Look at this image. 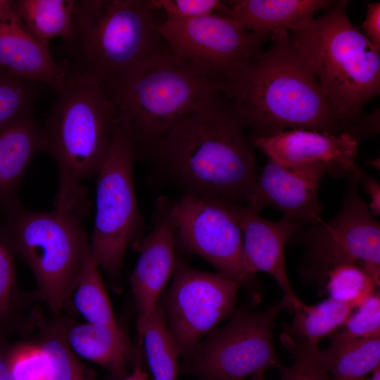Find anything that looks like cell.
<instances>
[{"label":"cell","instance_id":"16","mask_svg":"<svg viewBox=\"0 0 380 380\" xmlns=\"http://www.w3.org/2000/svg\"><path fill=\"white\" fill-rule=\"evenodd\" d=\"M325 175L322 167L291 169L267 158L246 200V205L258 212L272 206L284 217L312 224L321 220L318 190Z\"/></svg>","mask_w":380,"mask_h":380},{"label":"cell","instance_id":"27","mask_svg":"<svg viewBox=\"0 0 380 380\" xmlns=\"http://www.w3.org/2000/svg\"><path fill=\"white\" fill-rule=\"evenodd\" d=\"M37 340L46 359V380H92L68 345L60 317L46 325Z\"/></svg>","mask_w":380,"mask_h":380},{"label":"cell","instance_id":"13","mask_svg":"<svg viewBox=\"0 0 380 380\" xmlns=\"http://www.w3.org/2000/svg\"><path fill=\"white\" fill-rule=\"evenodd\" d=\"M360 170L356 166L348 174V192L338 213L327 222L312 224L300 240L324 267L341 262L359 263L379 286L380 224L359 194Z\"/></svg>","mask_w":380,"mask_h":380},{"label":"cell","instance_id":"42","mask_svg":"<svg viewBox=\"0 0 380 380\" xmlns=\"http://www.w3.org/2000/svg\"><path fill=\"white\" fill-rule=\"evenodd\" d=\"M369 163L372 167H374L376 169L378 168V170H379V159L369 161Z\"/></svg>","mask_w":380,"mask_h":380},{"label":"cell","instance_id":"38","mask_svg":"<svg viewBox=\"0 0 380 380\" xmlns=\"http://www.w3.org/2000/svg\"><path fill=\"white\" fill-rule=\"evenodd\" d=\"M0 380H13L10 372L6 357V348L0 343Z\"/></svg>","mask_w":380,"mask_h":380},{"label":"cell","instance_id":"32","mask_svg":"<svg viewBox=\"0 0 380 380\" xmlns=\"http://www.w3.org/2000/svg\"><path fill=\"white\" fill-rule=\"evenodd\" d=\"M6 357L13 380H46V359L37 340L13 345Z\"/></svg>","mask_w":380,"mask_h":380},{"label":"cell","instance_id":"28","mask_svg":"<svg viewBox=\"0 0 380 380\" xmlns=\"http://www.w3.org/2000/svg\"><path fill=\"white\" fill-rule=\"evenodd\" d=\"M325 268L326 289L329 298L354 309L373 294L378 286L369 273L359 263L341 262Z\"/></svg>","mask_w":380,"mask_h":380},{"label":"cell","instance_id":"30","mask_svg":"<svg viewBox=\"0 0 380 380\" xmlns=\"http://www.w3.org/2000/svg\"><path fill=\"white\" fill-rule=\"evenodd\" d=\"M13 255L0 232V336L13 327L19 307Z\"/></svg>","mask_w":380,"mask_h":380},{"label":"cell","instance_id":"31","mask_svg":"<svg viewBox=\"0 0 380 380\" xmlns=\"http://www.w3.org/2000/svg\"><path fill=\"white\" fill-rule=\"evenodd\" d=\"M380 337V296L374 292L330 335L331 341Z\"/></svg>","mask_w":380,"mask_h":380},{"label":"cell","instance_id":"19","mask_svg":"<svg viewBox=\"0 0 380 380\" xmlns=\"http://www.w3.org/2000/svg\"><path fill=\"white\" fill-rule=\"evenodd\" d=\"M0 66L22 79L45 84L59 93L67 69L52 56L49 46L39 42L17 14L0 21Z\"/></svg>","mask_w":380,"mask_h":380},{"label":"cell","instance_id":"21","mask_svg":"<svg viewBox=\"0 0 380 380\" xmlns=\"http://www.w3.org/2000/svg\"><path fill=\"white\" fill-rule=\"evenodd\" d=\"M220 15L236 22L246 30L271 34L290 32L327 9L330 0H229Z\"/></svg>","mask_w":380,"mask_h":380},{"label":"cell","instance_id":"9","mask_svg":"<svg viewBox=\"0 0 380 380\" xmlns=\"http://www.w3.org/2000/svg\"><path fill=\"white\" fill-rule=\"evenodd\" d=\"M290 309L283 298L262 312L241 309L231 320L201 341L179 367L182 373L198 380H244L281 367L274 350L272 331L278 315Z\"/></svg>","mask_w":380,"mask_h":380},{"label":"cell","instance_id":"41","mask_svg":"<svg viewBox=\"0 0 380 380\" xmlns=\"http://www.w3.org/2000/svg\"><path fill=\"white\" fill-rule=\"evenodd\" d=\"M367 380H380V367L376 368L372 372L370 377H367Z\"/></svg>","mask_w":380,"mask_h":380},{"label":"cell","instance_id":"20","mask_svg":"<svg viewBox=\"0 0 380 380\" xmlns=\"http://www.w3.org/2000/svg\"><path fill=\"white\" fill-rule=\"evenodd\" d=\"M43 151L42 126L25 113L0 128V211L18 203V190L35 155Z\"/></svg>","mask_w":380,"mask_h":380},{"label":"cell","instance_id":"7","mask_svg":"<svg viewBox=\"0 0 380 380\" xmlns=\"http://www.w3.org/2000/svg\"><path fill=\"white\" fill-rule=\"evenodd\" d=\"M79 215L28 210L20 202L0 217V232L30 267L40 298L57 318L90 257Z\"/></svg>","mask_w":380,"mask_h":380},{"label":"cell","instance_id":"39","mask_svg":"<svg viewBox=\"0 0 380 380\" xmlns=\"http://www.w3.org/2000/svg\"><path fill=\"white\" fill-rule=\"evenodd\" d=\"M13 1L0 0V21L15 15L13 6Z\"/></svg>","mask_w":380,"mask_h":380},{"label":"cell","instance_id":"26","mask_svg":"<svg viewBox=\"0 0 380 380\" xmlns=\"http://www.w3.org/2000/svg\"><path fill=\"white\" fill-rule=\"evenodd\" d=\"M71 296L75 309L86 322L118 325L99 267L90 257L80 274Z\"/></svg>","mask_w":380,"mask_h":380},{"label":"cell","instance_id":"29","mask_svg":"<svg viewBox=\"0 0 380 380\" xmlns=\"http://www.w3.org/2000/svg\"><path fill=\"white\" fill-rule=\"evenodd\" d=\"M39 85L18 77L0 66V128L33 111Z\"/></svg>","mask_w":380,"mask_h":380},{"label":"cell","instance_id":"34","mask_svg":"<svg viewBox=\"0 0 380 380\" xmlns=\"http://www.w3.org/2000/svg\"><path fill=\"white\" fill-rule=\"evenodd\" d=\"M362 32L374 44L380 47V2L367 4V12L360 25Z\"/></svg>","mask_w":380,"mask_h":380},{"label":"cell","instance_id":"22","mask_svg":"<svg viewBox=\"0 0 380 380\" xmlns=\"http://www.w3.org/2000/svg\"><path fill=\"white\" fill-rule=\"evenodd\" d=\"M65 339L72 351L108 371L111 380L126 376L133 348L118 326L65 322L61 319Z\"/></svg>","mask_w":380,"mask_h":380},{"label":"cell","instance_id":"3","mask_svg":"<svg viewBox=\"0 0 380 380\" xmlns=\"http://www.w3.org/2000/svg\"><path fill=\"white\" fill-rule=\"evenodd\" d=\"M101 86L114 128L129 141L138 159L179 122L222 94L215 82L177 58L165 43L129 72Z\"/></svg>","mask_w":380,"mask_h":380},{"label":"cell","instance_id":"1","mask_svg":"<svg viewBox=\"0 0 380 380\" xmlns=\"http://www.w3.org/2000/svg\"><path fill=\"white\" fill-rule=\"evenodd\" d=\"M270 37V47L246 60L220 88L251 139L290 129L350 133L352 126L326 98L289 32Z\"/></svg>","mask_w":380,"mask_h":380},{"label":"cell","instance_id":"10","mask_svg":"<svg viewBox=\"0 0 380 380\" xmlns=\"http://www.w3.org/2000/svg\"><path fill=\"white\" fill-rule=\"evenodd\" d=\"M156 30L177 58L215 82L220 89L234 70L262 50L267 36L246 30L217 14L166 18L156 23Z\"/></svg>","mask_w":380,"mask_h":380},{"label":"cell","instance_id":"33","mask_svg":"<svg viewBox=\"0 0 380 380\" xmlns=\"http://www.w3.org/2000/svg\"><path fill=\"white\" fill-rule=\"evenodd\" d=\"M155 11L162 9L170 19H189L212 14L220 15L225 6L220 0H148Z\"/></svg>","mask_w":380,"mask_h":380},{"label":"cell","instance_id":"14","mask_svg":"<svg viewBox=\"0 0 380 380\" xmlns=\"http://www.w3.org/2000/svg\"><path fill=\"white\" fill-rule=\"evenodd\" d=\"M171 204L172 201L166 197L156 200L152 231L132 246L139 252L130 276L137 310L138 339L179 262L176 255L177 246Z\"/></svg>","mask_w":380,"mask_h":380},{"label":"cell","instance_id":"40","mask_svg":"<svg viewBox=\"0 0 380 380\" xmlns=\"http://www.w3.org/2000/svg\"><path fill=\"white\" fill-rule=\"evenodd\" d=\"M122 380H149V377L148 374L141 368L140 365L137 362L133 372Z\"/></svg>","mask_w":380,"mask_h":380},{"label":"cell","instance_id":"24","mask_svg":"<svg viewBox=\"0 0 380 380\" xmlns=\"http://www.w3.org/2000/svg\"><path fill=\"white\" fill-rule=\"evenodd\" d=\"M75 0H16L13 9L27 30L49 46L61 37L65 43L72 30Z\"/></svg>","mask_w":380,"mask_h":380},{"label":"cell","instance_id":"36","mask_svg":"<svg viewBox=\"0 0 380 380\" xmlns=\"http://www.w3.org/2000/svg\"><path fill=\"white\" fill-rule=\"evenodd\" d=\"M360 183L367 191L369 203L367 204L370 213L374 216L380 215V184L374 178L364 173L360 169L359 172Z\"/></svg>","mask_w":380,"mask_h":380},{"label":"cell","instance_id":"43","mask_svg":"<svg viewBox=\"0 0 380 380\" xmlns=\"http://www.w3.org/2000/svg\"><path fill=\"white\" fill-rule=\"evenodd\" d=\"M1 211H0V217H1Z\"/></svg>","mask_w":380,"mask_h":380},{"label":"cell","instance_id":"11","mask_svg":"<svg viewBox=\"0 0 380 380\" xmlns=\"http://www.w3.org/2000/svg\"><path fill=\"white\" fill-rule=\"evenodd\" d=\"M239 284L219 272L195 270L179 262L162 301L179 357L194 347L234 312Z\"/></svg>","mask_w":380,"mask_h":380},{"label":"cell","instance_id":"5","mask_svg":"<svg viewBox=\"0 0 380 380\" xmlns=\"http://www.w3.org/2000/svg\"><path fill=\"white\" fill-rule=\"evenodd\" d=\"M347 1H334L317 18L289 32L328 101L353 127L380 91V47L348 18Z\"/></svg>","mask_w":380,"mask_h":380},{"label":"cell","instance_id":"35","mask_svg":"<svg viewBox=\"0 0 380 380\" xmlns=\"http://www.w3.org/2000/svg\"><path fill=\"white\" fill-rule=\"evenodd\" d=\"M379 132V110L370 115L359 117L354 123L350 134L358 141L360 138L377 134Z\"/></svg>","mask_w":380,"mask_h":380},{"label":"cell","instance_id":"6","mask_svg":"<svg viewBox=\"0 0 380 380\" xmlns=\"http://www.w3.org/2000/svg\"><path fill=\"white\" fill-rule=\"evenodd\" d=\"M156 25L148 0H75L72 34L65 44L73 66L105 84L164 45Z\"/></svg>","mask_w":380,"mask_h":380},{"label":"cell","instance_id":"37","mask_svg":"<svg viewBox=\"0 0 380 380\" xmlns=\"http://www.w3.org/2000/svg\"><path fill=\"white\" fill-rule=\"evenodd\" d=\"M281 373L280 380H324L314 375L304 373L292 366L289 367L281 366L279 369ZM251 380H267L264 374L252 376ZM367 380V379H366Z\"/></svg>","mask_w":380,"mask_h":380},{"label":"cell","instance_id":"8","mask_svg":"<svg viewBox=\"0 0 380 380\" xmlns=\"http://www.w3.org/2000/svg\"><path fill=\"white\" fill-rule=\"evenodd\" d=\"M137 160L129 141L114 128L107 157L96 175V210L89 242L91 259L112 278L120 274L128 246L144 238L132 172Z\"/></svg>","mask_w":380,"mask_h":380},{"label":"cell","instance_id":"23","mask_svg":"<svg viewBox=\"0 0 380 380\" xmlns=\"http://www.w3.org/2000/svg\"><path fill=\"white\" fill-rule=\"evenodd\" d=\"M380 367V337L331 341L320 350L317 375L324 380H366Z\"/></svg>","mask_w":380,"mask_h":380},{"label":"cell","instance_id":"17","mask_svg":"<svg viewBox=\"0 0 380 380\" xmlns=\"http://www.w3.org/2000/svg\"><path fill=\"white\" fill-rule=\"evenodd\" d=\"M223 203L241 230L247 272L252 276L258 272L271 275L291 306L298 298L286 272L284 247L287 240L298 232L301 224L284 216L277 222L269 220L247 205Z\"/></svg>","mask_w":380,"mask_h":380},{"label":"cell","instance_id":"25","mask_svg":"<svg viewBox=\"0 0 380 380\" xmlns=\"http://www.w3.org/2000/svg\"><path fill=\"white\" fill-rule=\"evenodd\" d=\"M141 346L154 380H177L179 355L167 327L161 299L138 339V348Z\"/></svg>","mask_w":380,"mask_h":380},{"label":"cell","instance_id":"15","mask_svg":"<svg viewBox=\"0 0 380 380\" xmlns=\"http://www.w3.org/2000/svg\"><path fill=\"white\" fill-rule=\"evenodd\" d=\"M251 141L267 158L287 168L322 167L327 175L341 177L357 166L358 141L349 132L290 129Z\"/></svg>","mask_w":380,"mask_h":380},{"label":"cell","instance_id":"2","mask_svg":"<svg viewBox=\"0 0 380 380\" xmlns=\"http://www.w3.org/2000/svg\"><path fill=\"white\" fill-rule=\"evenodd\" d=\"M253 145L222 94L176 125L143 158L184 195L240 205L258 173Z\"/></svg>","mask_w":380,"mask_h":380},{"label":"cell","instance_id":"18","mask_svg":"<svg viewBox=\"0 0 380 380\" xmlns=\"http://www.w3.org/2000/svg\"><path fill=\"white\" fill-rule=\"evenodd\" d=\"M291 310L294 315L282 328L281 343L295 360L293 367L317 376L319 341L338 329L354 308L329 298L312 305L298 298Z\"/></svg>","mask_w":380,"mask_h":380},{"label":"cell","instance_id":"12","mask_svg":"<svg viewBox=\"0 0 380 380\" xmlns=\"http://www.w3.org/2000/svg\"><path fill=\"white\" fill-rule=\"evenodd\" d=\"M170 213L177 247L203 258L239 286H253L241 230L223 202L183 195L172 201Z\"/></svg>","mask_w":380,"mask_h":380},{"label":"cell","instance_id":"4","mask_svg":"<svg viewBox=\"0 0 380 380\" xmlns=\"http://www.w3.org/2000/svg\"><path fill=\"white\" fill-rule=\"evenodd\" d=\"M113 131L111 106L100 81L74 66L67 69L65 85L42 126L43 151L58 172L55 209L87 215L90 203L84 184L98 175Z\"/></svg>","mask_w":380,"mask_h":380}]
</instances>
